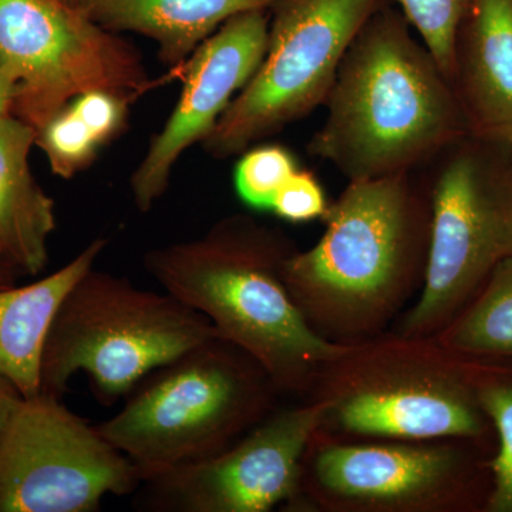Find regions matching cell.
<instances>
[{"label": "cell", "instance_id": "cell-1", "mask_svg": "<svg viewBox=\"0 0 512 512\" xmlns=\"http://www.w3.org/2000/svg\"><path fill=\"white\" fill-rule=\"evenodd\" d=\"M312 248L296 249L285 284L316 333L338 345L387 332L426 276L430 200L424 171L349 181Z\"/></svg>", "mask_w": 512, "mask_h": 512}, {"label": "cell", "instance_id": "cell-2", "mask_svg": "<svg viewBox=\"0 0 512 512\" xmlns=\"http://www.w3.org/2000/svg\"><path fill=\"white\" fill-rule=\"evenodd\" d=\"M308 153L348 181L413 173L470 133L453 84L402 10L382 5L352 40Z\"/></svg>", "mask_w": 512, "mask_h": 512}, {"label": "cell", "instance_id": "cell-3", "mask_svg": "<svg viewBox=\"0 0 512 512\" xmlns=\"http://www.w3.org/2000/svg\"><path fill=\"white\" fill-rule=\"evenodd\" d=\"M296 249L281 229L235 214L200 238L151 249L144 268L220 338L254 357L282 397L303 400L323 363L345 345L320 338L293 302L284 266Z\"/></svg>", "mask_w": 512, "mask_h": 512}, {"label": "cell", "instance_id": "cell-4", "mask_svg": "<svg viewBox=\"0 0 512 512\" xmlns=\"http://www.w3.org/2000/svg\"><path fill=\"white\" fill-rule=\"evenodd\" d=\"M303 400L318 403V431L343 440H466L494 454L495 431L463 359L433 338L387 330L343 346Z\"/></svg>", "mask_w": 512, "mask_h": 512}, {"label": "cell", "instance_id": "cell-5", "mask_svg": "<svg viewBox=\"0 0 512 512\" xmlns=\"http://www.w3.org/2000/svg\"><path fill=\"white\" fill-rule=\"evenodd\" d=\"M281 399L254 357L214 338L148 373L123 409L96 427L144 481L221 453Z\"/></svg>", "mask_w": 512, "mask_h": 512}, {"label": "cell", "instance_id": "cell-6", "mask_svg": "<svg viewBox=\"0 0 512 512\" xmlns=\"http://www.w3.org/2000/svg\"><path fill=\"white\" fill-rule=\"evenodd\" d=\"M214 338L220 335L210 320L170 293L92 268L57 309L40 393L62 399L70 379L83 372L97 400L113 406L148 373Z\"/></svg>", "mask_w": 512, "mask_h": 512}, {"label": "cell", "instance_id": "cell-7", "mask_svg": "<svg viewBox=\"0 0 512 512\" xmlns=\"http://www.w3.org/2000/svg\"><path fill=\"white\" fill-rule=\"evenodd\" d=\"M423 171L431 214L426 276L393 332L434 338L512 256V143L468 133Z\"/></svg>", "mask_w": 512, "mask_h": 512}, {"label": "cell", "instance_id": "cell-8", "mask_svg": "<svg viewBox=\"0 0 512 512\" xmlns=\"http://www.w3.org/2000/svg\"><path fill=\"white\" fill-rule=\"evenodd\" d=\"M493 453L466 440H343L316 430L292 512H484Z\"/></svg>", "mask_w": 512, "mask_h": 512}, {"label": "cell", "instance_id": "cell-9", "mask_svg": "<svg viewBox=\"0 0 512 512\" xmlns=\"http://www.w3.org/2000/svg\"><path fill=\"white\" fill-rule=\"evenodd\" d=\"M382 0H275L254 76L202 141L217 160L241 156L325 104L346 50Z\"/></svg>", "mask_w": 512, "mask_h": 512}, {"label": "cell", "instance_id": "cell-10", "mask_svg": "<svg viewBox=\"0 0 512 512\" xmlns=\"http://www.w3.org/2000/svg\"><path fill=\"white\" fill-rule=\"evenodd\" d=\"M0 62L18 82L13 114L36 131L80 94L134 103L157 84L136 47L66 0H0Z\"/></svg>", "mask_w": 512, "mask_h": 512}, {"label": "cell", "instance_id": "cell-11", "mask_svg": "<svg viewBox=\"0 0 512 512\" xmlns=\"http://www.w3.org/2000/svg\"><path fill=\"white\" fill-rule=\"evenodd\" d=\"M143 483L133 461L62 399H23L0 436V512H94Z\"/></svg>", "mask_w": 512, "mask_h": 512}, {"label": "cell", "instance_id": "cell-12", "mask_svg": "<svg viewBox=\"0 0 512 512\" xmlns=\"http://www.w3.org/2000/svg\"><path fill=\"white\" fill-rule=\"evenodd\" d=\"M320 417L322 407L309 400L278 406L221 453L144 480L133 494L134 510L289 511L298 497L303 456Z\"/></svg>", "mask_w": 512, "mask_h": 512}, {"label": "cell", "instance_id": "cell-13", "mask_svg": "<svg viewBox=\"0 0 512 512\" xmlns=\"http://www.w3.org/2000/svg\"><path fill=\"white\" fill-rule=\"evenodd\" d=\"M268 33L269 9L239 13L170 73V79L183 80V92L131 175L130 190L138 211L153 210L168 190L178 158L210 136L231 101L254 76L264 59Z\"/></svg>", "mask_w": 512, "mask_h": 512}, {"label": "cell", "instance_id": "cell-14", "mask_svg": "<svg viewBox=\"0 0 512 512\" xmlns=\"http://www.w3.org/2000/svg\"><path fill=\"white\" fill-rule=\"evenodd\" d=\"M451 84L471 134L512 143V0H471L454 43Z\"/></svg>", "mask_w": 512, "mask_h": 512}, {"label": "cell", "instance_id": "cell-15", "mask_svg": "<svg viewBox=\"0 0 512 512\" xmlns=\"http://www.w3.org/2000/svg\"><path fill=\"white\" fill-rule=\"evenodd\" d=\"M96 238L69 264L25 286L0 289V379L32 399L42 389V359L47 335L64 296L107 247Z\"/></svg>", "mask_w": 512, "mask_h": 512}, {"label": "cell", "instance_id": "cell-16", "mask_svg": "<svg viewBox=\"0 0 512 512\" xmlns=\"http://www.w3.org/2000/svg\"><path fill=\"white\" fill-rule=\"evenodd\" d=\"M36 136L15 114L0 119V259L28 276L46 268L57 225L55 201L30 168Z\"/></svg>", "mask_w": 512, "mask_h": 512}, {"label": "cell", "instance_id": "cell-17", "mask_svg": "<svg viewBox=\"0 0 512 512\" xmlns=\"http://www.w3.org/2000/svg\"><path fill=\"white\" fill-rule=\"evenodd\" d=\"M275 0H80L79 8L101 28L133 32L156 42L161 62L180 69L227 20Z\"/></svg>", "mask_w": 512, "mask_h": 512}, {"label": "cell", "instance_id": "cell-18", "mask_svg": "<svg viewBox=\"0 0 512 512\" xmlns=\"http://www.w3.org/2000/svg\"><path fill=\"white\" fill-rule=\"evenodd\" d=\"M130 100L110 92L74 97L37 131L36 147L50 170L70 180L93 163L97 153L126 126Z\"/></svg>", "mask_w": 512, "mask_h": 512}, {"label": "cell", "instance_id": "cell-19", "mask_svg": "<svg viewBox=\"0 0 512 512\" xmlns=\"http://www.w3.org/2000/svg\"><path fill=\"white\" fill-rule=\"evenodd\" d=\"M433 339L454 355L512 360V256Z\"/></svg>", "mask_w": 512, "mask_h": 512}, {"label": "cell", "instance_id": "cell-20", "mask_svg": "<svg viewBox=\"0 0 512 512\" xmlns=\"http://www.w3.org/2000/svg\"><path fill=\"white\" fill-rule=\"evenodd\" d=\"M466 379L495 431L484 512H512V360L463 357Z\"/></svg>", "mask_w": 512, "mask_h": 512}, {"label": "cell", "instance_id": "cell-21", "mask_svg": "<svg viewBox=\"0 0 512 512\" xmlns=\"http://www.w3.org/2000/svg\"><path fill=\"white\" fill-rule=\"evenodd\" d=\"M298 170V161L288 148L276 144L251 147L235 167V190L248 207L271 211L276 194Z\"/></svg>", "mask_w": 512, "mask_h": 512}, {"label": "cell", "instance_id": "cell-22", "mask_svg": "<svg viewBox=\"0 0 512 512\" xmlns=\"http://www.w3.org/2000/svg\"><path fill=\"white\" fill-rule=\"evenodd\" d=\"M414 32L451 82L454 43L471 0H397Z\"/></svg>", "mask_w": 512, "mask_h": 512}, {"label": "cell", "instance_id": "cell-23", "mask_svg": "<svg viewBox=\"0 0 512 512\" xmlns=\"http://www.w3.org/2000/svg\"><path fill=\"white\" fill-rule=\"evenodd\" d=\"M322 185L311 171H295L276 194L271 211L282 220L301 224L323 220L329 208Z\"/></svg>", "mask_w": 512, "mask_h": 512}, {"label": "cell", "instance_id": "cell-24", "mask_svg": "<svg viewBox=\"0 0 512 512\" xmlns=\"http://www.w3.org/2000/svg\"><path fill=\"white\" fill-rule=\"evenodd\" d=\"M16 96H18V82L8 67L0 62V119L13 114Z\"/></svg>", "mask_w": 512, "mask_h": 512}, {"label": "cell", "instance_id": "cell-25", "mask_svg": "<svg viewBox=\"0 0 512 512\" xmlns=\"http://www.w3.org/2000/svg\"><path fill=\"white\" fill-rule=\"evenodd\" d=\"M22 394L18 392L13 384L0 379V436L8 426L10 417L18 409L20 402H22Z\"/></svg>", "mask_w": 512, "mask_h": 512}, {"label": "cell", "instance_id": "cell-26", "mask_svg": "<svg viewBox=\"0 0 512 512\" xmlns=\"http://www.w3.org/2000/svg\"><path fill=\"white\" fill-rule=\"evenodd\" d=\"M18 272L5 264V262L0 259V289L10 288V286L16 285V279H18Z\"/></svg>", "mask_w": 512, "mask_h": 512}, {"label": "cell", "instance_id": "cell-27", "mask_svg": "<svg viewBox=\"0 0 512 512\" xmlns=\"http://www.w3.org/2000/svg\"><path fill=\"white\" fill-rule=\"evenodd\" d=\"M67 3H72V5H79L80 0H66Z\"/></svg>", "mask_w": 512, "mask_h": 512}]
</instances>
